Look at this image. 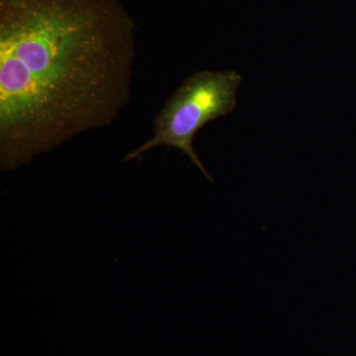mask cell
<instances>
[{
	"mask_svg": "<svg viewBox=\"0 0 356 356\" xmlns=\"http://www.w3.org/2000/svg\"><path fill=\"white\" fill-rule=\"evenodd\" d=\"M135 23L119 0H0V168L111 125L131 99Z\"/></svg>",
	"mask_w": 356,
	"mask_h": 356,
	"instance_id": "obj_1",
	"label": "cell"
},
{
	"mask_svg": "<svg viewBox=\"0 0 356 356\" xmlns=\"http://www.w3.org/2000/svg\"><path fill=\"white\" fill-rule=\"evenodd\" d=\"M242 81L235 70H202L185 79L154 119L153 136L126 154L123 161L140 159L156 147H175L197 166L204 177L214 181L196 154L193 139L208 123L235 110L236 91Z\"/></svg>",
	"mask_w": 356,
	"mask_h": 356,
	"instance_id": "obj_2",
	"label": "cell"
}]
</instances>
